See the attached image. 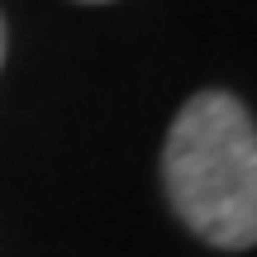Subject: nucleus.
I'll return each mask as SVG.
<instances>
[{
	"label": "nucleus",
	"instance_id": "nucleus-2",
	"mask_svg": "<svg viewBox=\"0 0 257 257\" xmlns=\"http://www.w3.org/2000/svg\"><path fill=\"white\" fill-rule=\"evenodd\" d=\"M0 62H5V19H0Z\"/></svg>",
	"mask_w": 257,
	"mask_h": 257
},
{
	"label": "nucleus",
	"instance_id": "nucleus-3",
	"mask_svg": "<svg viewBox=\"0 0 257 257\" xmlns=\"http://www.w3.org/2000/svg\"><path fill=\"white\" fill-rule=\"evenodd\" d=\"M95 5H100V0H95Z\"/></svg>",
	"mask_w": 257,
	"mask_h": 257
},
{
	"label": "nucleus",
	"instance_id": "nucleus-1",
	"mask_svg": "<svg viewBox=\"0 0 257 257\" xmlns=\"http://www.w3.org/2000/svg\"><path fill=\"white\" fill-rule=\"evenodd\" d=\"M162 186L176 219L210 248L257 243V124L229 91H200L181 105L162 148Z\"/></svg>",
	"mask_w": 257,
	"mask_h": 257
}]
</instances>
